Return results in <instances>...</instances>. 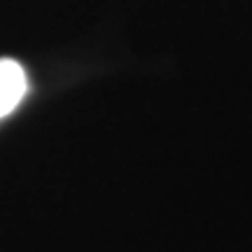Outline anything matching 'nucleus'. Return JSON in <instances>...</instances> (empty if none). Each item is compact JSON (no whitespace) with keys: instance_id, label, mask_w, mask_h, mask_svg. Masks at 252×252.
<instances>
[{"instance_id":"1","label":"nucleus","mask_w":252,"mask_h":252,"mask_svg":"<svg viewBox=\"0 0 252 252\" xmlns=\"http://www.w3.org/2000/svg\"><path fill=\"white\" fill-rule=\"evenodd\" d=\"M28 91V77L21 63L0 59V119L14 112Z\"/></svg>"}]
</instances>
